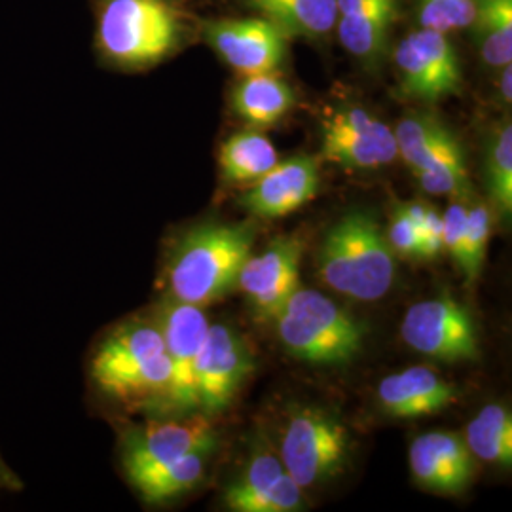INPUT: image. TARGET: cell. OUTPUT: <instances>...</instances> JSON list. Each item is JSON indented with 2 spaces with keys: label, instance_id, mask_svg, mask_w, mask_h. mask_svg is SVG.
Returning a JSON list of instances; mask_svg holds the SVG:
<instances>
[{
  "label": "cell",
  "instance_id": "ffe728a7",
  "mask_svg": "<svg viewBox=\"0 0 512 512\" xmlns=\"http://www.w3.org/2000/svg\"><path fill=\"white\" fill-rule=\"evenodd\" d=\"M296 107V93L277 73L243 76L232 92V109L253 128L279 124Z\"/></svg>",
  "mask_w": 512,
  "mask_h": 512
},
{
  "label": "cell",
  "instance_id": "4dcf8cb0",
  "mask_svg": "<svg viewBox=\"0 0 512 512\" xmlns=\"http://www.w3.org/2000/svg\"><path fill=\"white\" fill-rule=\"evenodd\" d=\"M404 211L418 222L421 239V258L439 256L442 247V215L427 203H403Z\"/></svg>",
  "mask_w": 512,
  "mask_h": 512
},
{
  "label": "cell",
  "instance_id": "ba28073f",
  "mask_svg": "<svg viewBox=\"0 0 512 512\" xmlns=\"http://www.w3.org/2000/svg\"><path fill=\"white\" fill-rule=\"evenodd\" d=\"M399 92L421 103H439L461 93L463 73L450 35L418 27L393 50Z\"/></svg>",
  "mask_w": 512,
  "mask_h": 512
},
{
  "label": "cell",
  "instance_id": "52a82bcc",
  "mask_svg": "<svg viewBox=\"0 0 512 512\" xmlns=\"http://www.w3.org/2000/svg\"><path fill=\"white\" fill-rule=\"evenodd\" d=\"M215 448L213 418L203 412L147 416L141 423L120 425L118 431V459L126 478Z\"/></svg>",
  "mask_w": 512,
  "mask_h": 512
},
{
  "label": "cell",
  "instance_id": "f546056e",
  "mask_svg": "<svg viewBox=\"0 0 512 512\" xmlns=\"http://www.w3.org/2000/svg\"><path fill=\"white\" fill-rule=\"evenodd\" d=\"M304 505V488L283 473L268 490L243 503L239 512H294L304 509Z\"/></svg>",
  "mask_w": 512,
  "mask_h": 512
},
{
  "label": "cell",
  "instance_id": "e0dca14e",
  "mask_svg": "<svg viewBox=\"0 0 512 512\" xmlns=\"http://www.w3.org/2000/svg\"><path fill=\"white\" fill-rule=\"evenodd\" d=\"M401 0H336L338 38L366 69L376 67L389 46Z\"/></svg>",
  "mask_w": 512,
  "mask_h": 512
},
{
  "label": "cell",
  "instance_id": "44dd1931",
  "mask_svg": "<svg viewBox=\"0 0 512 512\" xmlns=\"http://www.w3.org/2000/svg\"><path fill=\"white\" fill-rule=\"evenodd\" d=\"M215 450H198L160 467L126 478L129 486L147 505H165L196 490L205 476Z\"/></svg>",
  "mask_w": 512,
  "mask_h": 512
},
{
  "label": "cell",
  "instance_id": "d4e9b609",
  "mask_svg": "<svg viewBox=\"0 0 512 512\" xmlns=\"http://www.w3.org/2000/svg\"><path fill=\"white\" fill-rule=\"evenodd\" d=\"M476 46L490 69L512 63V0H476Z\"/></svg>",
  "mask_w": 512,
  "mask_h": 512
},
{
  "label": "cell",
  "instance_id": "d6a6232c",
  "mask_svg": "<svg viewBox=\"0 0 512 512\" xmlns=\"http://www.w3.org/2000/svg\"><path fill=\"white\" fill-rule=\"evenodd\" d=\"M467 207L465 198H456L442 215V247L456 266L463 262V249H465V234H467Z\"/></svg>",
  "mask_w": 512,
  "mask_h": 512
},
{
  "label": "cell",
  "instance_id": "836d02e7",
  "mask_svg": "<svg viewBox=\"0 0 512 512\" xmlns=\"http://www.w3.org/2000/svg\"><path fill=\"white\" fill-rule=\"evenodd\" d=\"M0 488L6 492H21L23 490V480L19 478L18 473L4 461L0 454Z\"/></svg>",
  "mask_w": 512,
  "mask_h": 512
},
{
  "label": "cell",
  "instance_id": "6da1fadb",
  "mask_svg": "<svg viewBox=\"0 0 512 512\" xmlns=\"http://www.w3.org/2000/svg\"><path fill=\"white\" fill-rule=\"evenodd\" d=\"M88 382L122 414H173V366L152 313L131 315L97 340Z\"/></svg>",
  "mask_w": 512,
  "mask_h": 512
},
{
  "label": "cell",
  "instance_id": "7402d4cb",
  "mask_svg": "<svg viewBox=\"0 0 512 512\" xmlns=\"http://www.w3.org/2000/svg\"><path fill=\"white\" fill-rule=\"evenodd\" d=\"M256 16L274 21L289 37L321 40L336 27V0H243Z\"/></svg>",
  "mask_w": 512,
  "mask_h": 512
},
{
  "label": "cell",
  "instance_id": "5b68a950",
  "mask_svg": "<svg viewBox=\"0 0 512 512\" xmlns=\"http://www.w3.org/2000/svg\"><path fill=\"white\" fill-rule=\"evenodd\" d=\"M274 323L283 348L310 365H348L365 342L363 321L313 289L298 287Z\"/></svg>",
  "mask_w": 512,
  "mask_h": 512
},
{
  "label": "cell",
  "instance_id": "30bf717a",
  "mask_svg": "<svg viewBox=\"0 0 512 512\" xmlns=\"http://www.w3.org/2000/svg\"><path fill=\"white\" fill-rule=\"evenodd\" d=\"M253 370L255 355L238 330L209 325L194 366L196 410L211 418L226 410Z\"/></svg>",
  "mask_w": 512,
  "mask_h": 512
},
{
  "label": "cell",
  "instance_id": "7a4b0ae2",
  "mask_svg": "<svg viewBox=\"0 0 512 512\" xmlns=\"http://www.w3.org/2000/svg\"><path fill=\"white\" fill-rule=\"evenodd\" d=\"M93 50L116 71H147L179 54L194 29L184 0H90Z\"/></svg>",
  "mask_w": 512,
  "mask_h": 512
},
{
  "label": "cell",
  "instance_id": "f1b7e54d",
  "mask_svg": "<svg viewBox=\"0 0 512 512\" xmlns=\"http://www.w3.org/2000/svg\"><path fill=\"white\" fill-rule=\"evenodd\" d=\"M476 18V0H418V21L423 29L444 35L471 29Z\"/></svg>",
  "mask_w": 512,
  "mask_h": 512
},
{
  "label": "cell",
  "instance_id": "9c48e42d",
  "mask_svg": "<svg viewBox=\"0 0 512 512\" xmlns=\"http://www.w3.org/2000/svg\"><path fill=\"white\" fill-rule=\"evenodd\" d=\"M401 334L410 348L437 361H475L480 353L471 311L448 294L412 304L404 315Z\"/></svg>",
  "mask_w": 512,
  "mask_h": 512
},
{
  "label": "cell",
  "instance_id": "5bb4252c",
  "mask_svg": "<svg viewBox=\"0 0 512 512\" xmlns=\"http://www.w3.org/2000/svg\"><path fill=\"white\" fill-rule=\"evenodd\" d=\"M302 253L304 241L287 236L275 238L266 251L243 262L238 289L245 294L256 319L274 321L289 296L300 287Z\"/></svg>",
  "mask_w": 512,
  "mask_h": 512
},
{
  "label": "cell",
  "instance_id": "8fae6325",
  "mask_svg": "<svg viewBox=\"0 0 512 512\" xmlns=\"http://www.w3.org/2000/svg\"><path fill=\"white\" fill-rule=\"evenodd\" d=\"M202 35L211 50L241 76L277 73L291 40L274 21L260 16L205 21Z\"/></svg>",
  "mask_w": 512,
  "mask_h": 512
},
{
  "label": "cell",
  "instance_id": "e575fe53",
  "mask_svg": "<svg viewBox=\"0 0 512 512\" xmlns=\"http://www.w3.org/2000/svg\"><path fill=\"white\" fill-rule=\"evenodd\" d=\"M501 74H499V97H501V101H503V105H511L512 99V90H511V65H507V67H503V69H499Z\"/></svg>",
  "mask_w": 512,
  "mask_h": 512
},
{
  "label": "cell",
  "instance_id": "1f68e13d",
  "mask_svg": "<svg viewBox=\"0 0 512 512\" xmlns=\"http://www.w3.org/2000/svg\"><path fill=\"white\" fill-rule=\"evenodd\" d=\"M385 238L395 255L408 256V258H421V239L418 222L412 219L403 205L393 211L389 228Z\"/></svg>",
  "mask_w": 512,
  "mask_h": 512
},
{
  "label": "cell",
  "instance_id": "9a60e30c",
  "mask_svg": "<svg viewBox=\"0 0 512 512\" xmlns=\"http://www.w3.org/2000/svg\"><path fill=\"white\" fill-rule=\"evenodd\" d=\"M408 463L423 490L440 495L465 492L476 473V459L454 431H433L412 440Z\"/></svg>",
  "mask_w": 512,
  "mask_h": 512
},
{
  "label": "cell",
  "instance_id": "8992f818",
  "mask_svg": "<svg viewBox=\"0 0 512 512\" xmlns=\"http://www.w3.org/2000/svg\"><path fill=\"white\" fill-rule=\"evenodd\" d=\"M351 437L346 423L321 406H298L281 435L279 458L285 473L308 490L340 475L349 461Z\"/></svg>",
  "mask_w": 512,
  "mask_h": 512
},
{
  "label": "cell",
  "instance_id": "2e32d148",
  "mask_svg": "<svg viewBox=\"0 0 512 512\" xmlns=\"http://www.w3.org/2000/svg\"><path fill=\"white\" fill-rule=\"evenodd\" d=\"M319 184V160L302 154L277 162L251 183L239 203L258 219H281L310 203Z\"/></svg>",
  "mask_w": 512,
  "mask_h": 512
},
{
  "label": "cell",
  "instance_id": "484cf974",
  "mask_svg": "<svg viewBox=\"0 0 512 512\" xmlns=\"http://www.w3.org/2000/svg\"><path fill=\"white\" fill-rule=\"evenodd\" d=\"M484 181L495 209L505 220L512 217V128L501 122L488 135L484 145Z\"/></svg>",
  "mask_w": 512,
  "mask_h": 512
},
{
  "label": "cell",
  "instance_id": "277c9868",
  "mask_svg": "<svg viewBox=\"0 0 512 512\" xmlns=\"http://www.w3.org/2000/svg\"><path fill=\"white\" fill-rule=\"evenodd\" d=\"M395 256L374 215L349 211L327 230L315 262L319 279L329 289L372 302L391 291L397 274Z\"/></svg>",
  "mask_w": 512,
  "mask_h": 512
},
{
  "label": "cell",
  "instance_id": "7c38bea8",
  "mask_svg": "<svg viewBox=\"0 0 512 512\" xmlns=\"http://www.w3.org/2000/svg\"><path fill=\"white\" fill-rule=\"evenodd\" d=\"M321 158L349 171L378 169L399 158L395 133L361 107L336 110L323 122Z\"/></svg>",
  "mask_w": 512,
  "mask_h": 512
},
{
  "label": "cell",
  "instance_id": "d6986e66",
  "mask_svg": "<svg viewBox=\"0 0 512 512\" xmlns=\"http://www.w3.org/2000/svg\"><path fill=\"white\" fill-rule=\"evenodd\" d=\"M403 162L427 194L452 198H467L471 194L465 152L448 126Z\"/></svg>",
  "mask_w": 512,
  "mask_h": 512
},
{
  "label": "cell",
  "instance_id": "83f0119b",
  "mask_svg": "<svg viewBox=\"0 0 512 512\" xmlns=\"http://www.w3.org/2000/svg\"><path fill=\"white\" fill-rule=\"evenodd\" d=\"M492 236V211L488 205L476 202L467 207V234H465V249L463 262L459 272L465 275L469 283H475L484 266V258L488 251V241Z\"/></svg>",
  "mask_w": 512,
  "mask_h": 512
},
{
  "label": "cell",
  "instance_id": "4fadbf2b",
  "mask_svg": "<svg viewBox=\"0 0 512 512\" xmlns=\"http://www.w3.org/2000/svg\"><path fill=\"white\" fill-rule=\"evenodd\" d=\"M150 313L162 332L165 349L173 366V414L198 412L194 366L209 329V319L200 306L186 304L171 296H162Z\"/></svg>",
  "mask_w": 512,
  "mask_h": 512
},
{
  "label": "cell",
  "instance_id": "ac0fdd59",
  "mask_svg": "<svg viewBox=\"0 0 512 512\" xmlns=\"http://www.w3.org/2000/svg\"><path fill=\"white\" fill-rule=\"evenodd\" d=\"M378 403L385 414L399 420L435 416L459 401L456 385L427 366H410L378 384Z\"/></svg>",
  "mask_w": 512,
  "mask_h": 512
},
{
  "label": "cell",
  "instance_id": "cb8c5ba5",
  "mask_svg": "<svg viewBox=\"0 0 512 512\" xmlns=\"http://www.w3.org/2000/svg\"><path fill=\"white\" fill-rule=\"evenodd\" d=\"M465 442L473 456L497 467L512 465V416L503 404H486L469 421Z\"/></svg>",
  "mask_w": 512,
  "mask_h": 512
},
{
  "label": "cell",
  "instance_id": "603a6c76",
  "mask_svg": "<svg viewBox=\"0 0 512 512\" xmlns=\"http://www.w3.org/2000/svg\"><path fill=\"white\" fill-rule=\"evenodd\" d=\"M279 162L274 143L258 129L230 135L219 152L222 177L230 183H253Z\"/></svg>",
  "mask_w": 512,
  "mask_h": 512
},
{
  "label": "cell",
  "instance_id": "3957f363",
  "mask_svg": "<svg viewBox=\"0 0 512 512\" xmlns=\"http://www.w3.org/2000/svg\"><path fill=\"white\" fill-rule=\"evenodd\" d=\"M251 224L203 222L171 241L160 283L164 296L205 308L238 289L243 262L253 255Z\"/></svg>",
  "mask_w": 512,
  "mask_h": 512
},
{
  "label": "cell",
  "instance_id": "4316f807",
  "mask_svg": "<svg viewBox=\"0 0 512 512\" xmlns=\"http://www.w3.org/2000/svg\"><path fill=\"white\" fill-rule=\"evenodd\" d=\"M283 473V463L275 452L266 446L256 448L241 473L224 488L222 501L226 509L239 512L243 503L268 490Z\"/></svg>",
  "mask_w": 512,
  "mask_h": 512
}]
</instances>
